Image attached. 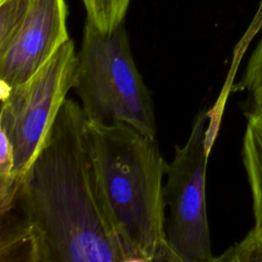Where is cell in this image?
Masks as SVG:
<instances>
[{
	"label": "cell",
	"instance_id": "6da1fadb",
	"mask_svg": "<svg viewBox=\"0 0 262 262\" xmlns=\"http://www.w3.org/2000/svg\"><path fill=\"white\" fill-rule=\"evenodd\" d=\"M0 260L129 262L110 221L82 106L67 98L1 215Z\"/></svg>",
	"mask_w": 262,
	"mask_h": 262
},
{
	"label": "cell",
	"instance_id": "7a4b0ae2",
	"mask_svg": "<svg viewBox=\"0 0 262 262\" xmlns=\"http://www.w3.org/2000/svg\"><path fill=\"white\" fill-rule=\"evenodd\" d=\"M86 135L110 221L129 262H175L165 228L168 163L156 137L124 123L87 119Z\"/></svg>",
	"mask_w": 262,
	"mask_h": 262
},
{
	"label": "cell",
	"instance_id": "3957f363",
	"mask_svg": "<svg viewBox=\"0 0 262 262\" xmlns=\"http://www.w3.org/2000/svg\"><path fill=\"white\" fill-rule=\"evenodd\" d=\"M74 89L88 121L124 123L156 137L152 100L134 62L124 24L102 33L85 20Z\"/></svg>",
	"mask_w": 262,
	"mask_h": 262
},
{
	"label": "cell",
	"instance_id": "277c9868",
	"mask_svg": "<svg viewBox=\"0 0 262 262\" xmlns=\"http://www.w3.org/2000/svg\"><path fill=\"white\" fill-rule=\"evenodd\" d=\"M77 69L78 52L69 39L33 77L1 94L0 133L12 146L13 170L0 215L10 209L68 92L75 88Z\"/></svg>",
	"mask_w": 262,
	"mask_h": 262
},
{
	"label": "cell",
	"instance_id": "5b68a950",
	"mask_svg": "<svg viewBox=\"0 0 262 262\" xmlns=\"http://www.w3.org/2000/svg\"><path fill=\"white\" fill-rule=\"evenodd\" d=\"M208 118L206 111L198 114L184 145H175L174 159L166 171L165 228L175 262H213L215 258L206 208Z\"/></svg>",
	"mask_w": 262,
	"mask_h": 262
},
{
	"label": "cell",
	"instance_id": "8992f818",
	"mask_svg": "<svg viewBox=\"0 0 262 262\" xmlns=\"http://www.w3.org/2000/svg\"><path fill=\"white\" fill-rule=\"evenodd\" d=\"M66 0H31L27 15L0 49L1 94L33 77L69 39Z\"/></svg>",
	"mask_w": 262,
	"mask_h": 262
},
{
	"label": "cell",
	"instance_id": "52a82bcc",
	"mask_svg": "<svg viewBox=\"0 0 262 262\" xmlns=\"http://www.w3.org/2000/svg\"><path fill=\"white\" fill-rule=\"evenodd\" d=\"M243 162L253 198L255 226L262 230V120L249 118L243 139Z\"/></svg>",
	"mask_w": 262,
	"mask_h": 262
},
{
	"label": "cell",
	"instance_id": "ba28073f",
	"mask_svg": "<svg viewBox=\"0 0 262 262\" xmlns=\"http://www.w3.org/2000/svg\"><path fill=\"white\" fill-rule=\"evenodd\" d=\"M86 20L102 33H111L124 24L131 0H82Z\"/></svg>",
	"mask_w": 262,
	"mask_h": 262
},
{
	"label": "cell",
	"instance_id": "9c48e42d",
	"mask_svg": "<svg viewBox=\"0 0 262 262\" xmlns=\"http://www.w3.org/2000/svg\"><path fill=\"white\" fill-rule=\"evenodd\" d=\"M238 89L249 93L248 119L262 120V37L248 61Z\"/></svg>",
	"mask_w": 262,
	"mask_h": 262
},
{
	"label": "cell",
	"instance_id": "30bf717a",
	"mask_svg": "<svg viewBox=\"0 0 262 262\" xmlns=\"http://www.w3.org/2000/svg\"><path fill=\"white\" fill-rule=\"evenodd\" d=\"M214 261L262 262V230L254 225L243 241L214 258Z\"/></svg>",
	"mask_w": 262,
	"mask_h": 262
}]
</instances>
